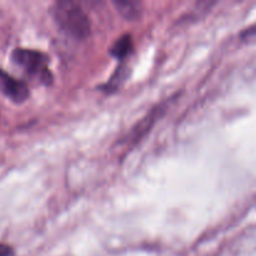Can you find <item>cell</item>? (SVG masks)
<instances>
[{"label":"cell","mask_w":256,"mask_h":256,"mask_svg":"<svg viewBox=\"0 0 256 256\" xmlns=\"http://www.w3.org/2000/svg\"><path fill=\"white\" fill-rule=\"evenodd\" d=\"M14 255V252L10 246L5 244H0V256H12Z\"/></svg>","instance_id":"cell-9"},{"label":"cell","mask_w":256,"mask_h":256,"mask_svg":"<svg viewBox=\"0 0 256 256\" xmlns=\"http://www.w3.org/2000/svg\"><path fill=\"white\" fill-rule=\"evenodd\" d=\"M124 68L122 66H120L119 69H116V72H115V74L112 75V78H110V80L109 82H106V84H105V90H106L108 92V89L109 90H115V89H118V86H119L120 84H122V80H124Z\"/></svg>","instance_id":"cell-7"},{"label":"cell","mask_w":256,"mask_h":256,"mask_svg":"<svg viewBox=\"0 0 256 256\" xmlns=\"http://www.w3.org/2000/svg\"><path fill=\"white\" fill-rule=\"evenodd\" d=\"M12 59L28 75L39 82L44 84H50L52 82V74L49 69V58L44 52L35 49L16 48L12 52Z\"/></svg>","instance_id":"cell-2"},{"label":"cell","mask_w":256,"mask_h":256,"mask_svg":"<svg viewBox=\"0 0 256 256\" xmlns=\"http://www.w3.org/2000/svg\"><path fill=\"white\" fill-rule=\"evenodd\" d=\"M55 22L62 30L76 39H85L90 32V20L85 10L78 2H58L52 8Z\"/></svg>","instance_id":"cell-1"},{"label":"cell","mask_w":256,"mask_h":256,"mask_svg":"<svg viewBox=\"0 0 256 256\" xmlns=\"http://www.w3.org/2000/svg\"><path fill=\"white\" fill-rule=\"evenodd\" d=\"M160 112H162V109H154L145 119H142L139 124L135 125V128L130 132L129 142H132H132H136L140 136H142L150 129V126L154 124V122L158 119Z\"/></svg>","instance_id":"cell-5"},{"label":"cell","mask_w":256,"mask_h":256,"mask_svg":"<svg viewBox=\"0 0 256 256\" xmlns=\"http://www.w3.org/2000/svg\"><path fill=\"white\" fill-rule=\"evenodd\" d=\"M115 4H116L118 10H119L122 14V16L126 18V19H134V18H136L140 12V8L138 2H122V0H120V2H116Z\"/></svg>","instance_id":"cell-6"},{"label":"cell","mask_w":256,"mask_h":256,"mask_svg":"<svg viewBox=\"0 0 256 256\" xmlns=\"http://www.w3.org/2000/svg\"><path fill=\"white\" fill-rule=\"evenodd\" d=\"M132 46L134 45H132V36L129 34H125L112 44V46L110 48V54L116 59H125L132 52Z\"/></svg>","instance_id":"cell-4"},{"label":"cell","mask_w":256,"mask_h":256,"mask_svg":"<svg viewBox=\"0 0 256 256\" xmlns=\"http://www.w3.org/2000/svg\"><path fill=\"white\" fill-rule=\"evenodd\" d=\"M240 39L245 42H256V22L240 34Z\"/></svg>","instance_id":"cell-8"},{"label":"cell","mask_w":256,"mask_h":256,"mask_svg":"<svg viewBox=\"0 0 256 256\" xmlns=\"http://www.w3.org/2000/svg\"><path fill=\"white\" fill-rule=\"evenodd\" d=\"M0 92L15 102H22L29 96V89L22 80L0 69Z\"/></svg>","instance_id":"cell-3"}]
</instances>
